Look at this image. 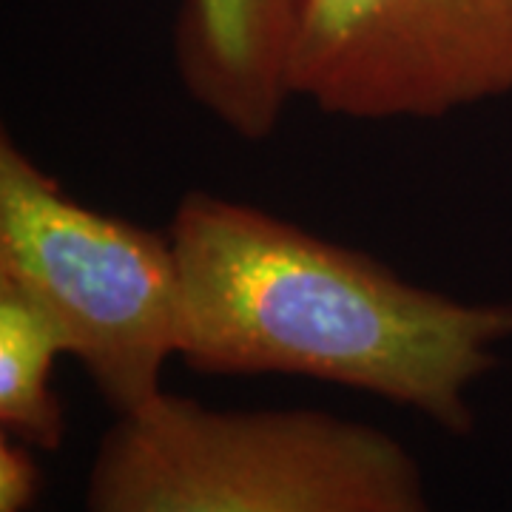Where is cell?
<instances>
[{
  "label": "cell",
  "instance_id": "7a4b0ae2",
  "mask_svg": "<svg viewBox=\"0 0 512 512\" xmlns=\"http://www.w3.org/2000/svg\"><path fill=\"white\" fill-rule=\"evenodd\" d=\"M86 512H433V501L416 456L382 427L163 390L103 433Z\"/></svg>",
  "mask_w": 512,
  "mask_h": 512
},
{
  "label": "cell",
  "instance_id": "52a82bcc",
  "mask_svg": "<svg viewBox=\"0 0 512 512\" xmlns=\"http://www.w3.org/2000/svg\"><path fill=\"white\" fill-rule=\"evenodd\" d=\"M43 487L32 447L23 441L0 439V512H29Z\"/></svg>",
  "mask_w": 512,
  "mask_h": 512
},
{
  "label": "cell",
  "instance_id": "277c9868",
  "mask_svg": "<svg viewBox=\"0 0 512 512\" xmlns=\"http://www.w3.org/2000/svg\"><path fill=\"white\" fill-rule=\"evenodd\" d=\"M288 92L350 120H439L512 92V0H302Z\"/></svg>",
  "mask_w": 512,
  "mask_h": 512
},
{
  "label": "cell",
  "instance_id": "6da1fadb",
  "mask_svg": "<svg viewBox=\"0 0 512 512\" xmlns=\"http://www.w3.org/2000/svg\"><path fill=\"white\" fill-rule=\"evenodd\" d=\"M180 359L202 376H305L473 430L470 387L512 336L510 302H467L393 274L265 208L188 191L168 225Z\"/></svg>",
  "mask_w": 512,
  "mask_h": 512
},
{
  "label": "cell",
  "instance_id": "3957f363",
  "mask_svg": "<svg viewBox=\"0 0 512 512\" xmlns=\"http://www.w3.org/2000/svg\"><path fill=\"white\" fill-rule=\"evenodd\" d=\"M0 279L46 311L114 413L163 393L183 305L168 231L72 200L9 134L0 137Z\"/></svg>",
  "mask_w": 512,
  "mask_h": 512
},
{
  "label": "cell",
  "instance_id": "5b68a950",
  "mask_svg": "<svg viewBox=\"0 0 512 512\" xmlns=\"http://www.w3.org/2000/svg\"><path fill=\"white\" fill-rule=\"evenodd\" d=\"M302 0H185L174 63L188 97L248 143L282 120L288 49Z\"/></svg>",
  "mask_w": 512,
  "mask_h": 512
},
{
  "label": "cell",
  "instance_id": "8992f818",
  "mask_svg": "<svg viewBox=\"0 0 512 512\" xmlns=\"http://www.w3.org/2000/svg\"><path fill=\"white\" fill-rule=\"evenodd\" d=\"M66 342L32 296L0 279V427L32 450H60L66 413L52 387Z\"/></svg>",
  "mask_w": 512,
  "mask_h": 512
}]
</instances>
